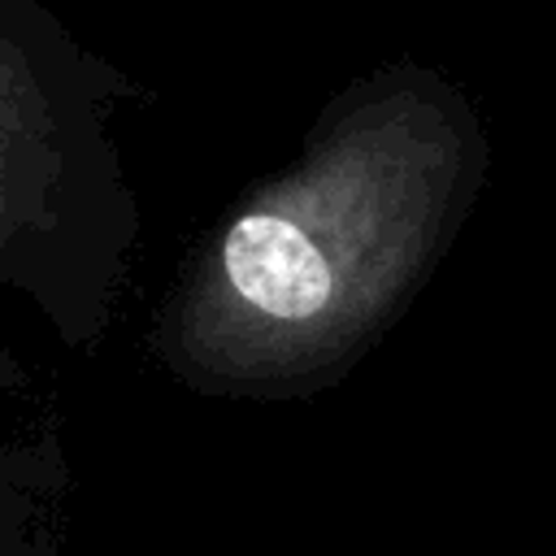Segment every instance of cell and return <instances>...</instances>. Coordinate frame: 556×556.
Here are the masks:
<instances>
[{
	"instance_id": "obj_3",
	"label": "cell",
	"mask_w": 556,
	"mask_h": 556,
	"mask_svg": "<svg viewBox=\"0 0 556 556\" xmlns=\"http://www.w3.org/2000/svg\"><path fill=\"white\" fill-rule=\"evenodd\" d=\"M74 465L61 421L0 447V556H70Z\"/></svg>"
},
{
	"instance_id": "obj_4",
	"label": "cell",
	"mask_w": 556,
	"mask_h": 556,
	"mask_svg": "<svg viewBox=\"0 0 556 556\" xmlns=\"http://www.w3.org/2000/svg\"><path fill=\"white\" fill-rule=\"evenodd\" d=\"M52 421H56V413L43 404L39 378L9 352V343H0V447L17 443Z\"/></svg>"
},
{
	"instance_id": "obj_1",
	"label": "cell",
	"mask_w": 556,
	"mask_h": 556,
	"mask_svg": "<svg viewBox=\"0 0 556 556\" xmlns=\"http://www.w3.org/2000/svg\"><path fill=\"white\" fill-rule=\"evenodd\" d=\"M482 174L469 109L430 74L348 87L165 287L148 352L213 400L339 382L408 308Z\"/></svg>"
},
{
	"instance_id": "obj_2",
	"label": "cell",
	"mask_w": 556,
	"mask_h": 556,
	"mask_svg": "<svg viewBox=\"0 0 556 556\" xmlns=\"http://www.w3.org/2000/svg\"><path fill=\"white\" fill-rule=\"evenodd\" d=\"M130 87L30 0H0V287L96 352L130 287L143 213L117 152Z\"/></svg>"
}]
</instances>
